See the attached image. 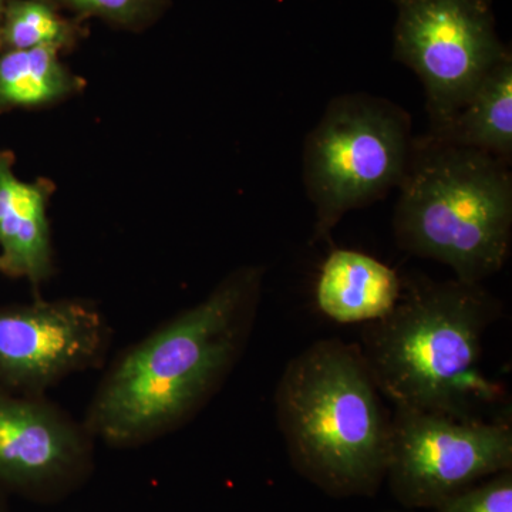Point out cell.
Instances as JSON below:
<instances>
[{"label":"cell","mask_w":512,"mask_h":512,"mask_svg":"<svg viewBox=\"0 0 512 512\" xmlns=\"http://www.w3.org/2000/svg\"><path fill=\"white\" fill-rule=\"evenodd\" d=\"M264 278V266H239L197 305L124 350L83 421L94 440L141 447L190 423L244 356Z\"/></svg>","instance_id":"1"},{"label":"cell","mask_w":512,"mask_h":512,"mask_svg":"<svg viewBox=\"0 0 512 512\" xmlns=\"http://www.w3.org/2000/svg\"><path fill=\"white\" fill-rule=\"evenodd\" d=\"M500 311L481 284L412 278L396 308L365 325L360 353L397 409L480 419L478 410L501 399L480 369L485 330Z\"/></svg>","instance_id":"2"},{"label":"cell","mask_w":512,"mask_h":512,"mask_svg":"<svg viewBox=\"0 0 512 512\" xmlns=\"http://www.w3.org/2000/svg\"><path fill=\"white\" fill-rule=\"evenodd\" d=\"M293 470L333 498H372L386 483L392 414L359 346L322 339L286 365L275 393Z\"/></svg>","instance_id":"3"},{"label":"cell","mask_w":512,"mask_h":512,"mask_svg":"<svg viewBox=\"0 0 512 512\" xmlns=\"http://www.w3.org/2000/svg\"><path fill=\"white\" fill-rule=\"evenodd\" d=\"M397 190L393 234L404 252L447 265L466 284H483L504 268L512 238L510 164L424 134L414 138Z\"/></svg>","instance_id":"4"},{"label":"cell","mask_w":512,"mask_h":512,"mask_svg":"<svg viewBox=\"0 0 512 512\" xmlns=\"http://www.w3.org/2000/svg\"><path fill=\"white\" fill-rule=\"evenodd\" d=\"M412 119L393 101L367 93L330 100L303 144V185L315 210L312 242H332L350 211L399 188L412 157Z\"/></svg>","instance_id":"5"},{"label":"cell","mask_w":512,"mask_h":512,"mask_svg":"<svg viewBox=\"0 0 512 512\" xmlns=\"http://www.w3.org/2000/svg\"><path fill=\"white\" fill-rule=\"evenodd\" d=\"M390 2L397 9L393 59L419 77L429 133H439L511 52L497 35L493 0Z\"/></svg>","instance_id":"6"},{"label":"cell","mask_w":512,"mask_h":512,"mask_svg":"<svg viewBox=\"0 0 512 512\" xmlns=\"http://www.w3.org/2000/svg\"><path fill=\"white\" fill-rule=\"evenodd\" d=\"M508 470L510 421L458 419L394 407L386 483L404 510H433Z\"/></svg>","instance_id":"7"},{"label":"cell","mask_w":512,"mask_h":512,"mask_svg":"<svg viewBox=\"0 0 512 512\" xmlns=\"http://www.w3.org/2000/svg\"><path fill=\"white\" fill-rule=\"evenodd\" d=\"M94 437L45 396L0 386V493L56 504L94 470Z\"/></svg>","instance_id":"8"},{"label":"cell","mask_w":512,"mask_h":512,"mask_svg":"<svg viewBox=\"0 0 512 512\" xmlns=\"http://www.w3.org/2000/svg\"><path fill=\"white\" fill-rule=\"evenodd\" d=\"M110 326L80 299L0 306V386L45 396L66 377L103 362Z\"/></svg>","instance_id":"9"},{"label":"cell","mask_w":512,"mask_h":512,"mask_svg":"<svg viewBox=\"0 0 512 512\" xmlns=\"http://www.w3.org/2000/svg\"><path fill=\"white\" fill-rule=\"evenodd\" d=\"M15 164V154L0 148V275L39 289L55 272L49 207L56 187L47 178L22 180Z\"/></svg>","instance_id":"10"},{"label":"cell","mask_w":512,"mask_h":512,"mask_svg":"<svg viewBox=\"0 0 512 512\" xmlns=\"http://www.w3.org/2000/svg\"><path fill=\"white\" fill-rule=\"evenodd\" d=\"M403 281L379 259L335 248L320 266L315 285V305L326 318L342 325L373 323L396 308Z\"/></svg>","instance_id":"11"},{"label":"cell","mask_w":512,"mask_h":512,"mask_svg":"<svg viewBox=\"0 0 512 512\" xmlns=\"http://www.w3.org/2000/svg\"><path fill=\"white\" fill-rule=\"evenodd\" d=\"M430 137L477 148L512 161V55L503 57L481 80L470 99L443 130Z\"/></svg>","instance_id":"12"},{"label":"cell","mask_w":512,"mask_h":512,"mask_svg":"<svg viewBox=\"0 0 512 512\" xmlns=\"http://www.w3.org/2000/svg\"><path fill=\"white\" fill-rule=\"evenodd\" d=\"M50 47L0 53V114L46 109L84 92L86 82Z\"/></svg>","instance_id":"13"},{"label":"cell","mask_w":512,"mask_h":512,"mask_svg":"<svg viewBox=\"0 0 512 512\" xmlns=\"http://www.w3.org/2000/svg\"><path fill=\"white\" fill-rule=\"evenodd\" d=\"M87 36L86 22L45 0H10L0 16V53L50 47L64 55L82 45Z\"/></svg>","instance_id":"14"},{"label":"cell","mask_w":512,"mask_h":512,"mask_svg":"<svg viewBox=\"0 0 512 512\" xmlns=\"http://www.w3.org/2000/svg\"><path fill=\"white\" fill-rule=\"evenodd\" d=\"M60 12L87 22L97 19L111 28L141 33L153 28L170 9L171 0H45Z\"/></svg>","instance_id":"15"},{"label":"cell","mask_w":512,"mask_h":512,"mask_svg":"<svg viewBox=\"0 0 512 512\" xmlns=\"http://www.w3.org/2000/svg\"><path fill=\"white\" fill-rule=\"evenodd\" d=\"M433 512H512V470L485 478L448 498Z\"/></svg>","instance_id":"16"},{"label":"cell","mask_w":512,"mask_h":512,"mask_svg":"<svg viewBox=\"0 0 512 512\" xmlns=\"http://www.w3.org/2000/svg\"><path fill=\"white\" fill-rule=\"evenodd\" d=\"M0 512H9L8 495L0 493Z\"/></svg>","instance_id":"17"},{"label":"cell","mask_w":512,"mask_h":512,"mask_svg":"<svg viewBox=\"0 0 512 512\" xmlns=\"http://www.w3.org/2000/svg\"><path fill=\"white\" fill-rule=\"evenodd\" d=\"M10 0H0V16H2L3 10L9 5Z\"/></svg>","instance_id":"18"},{"label":"cell","mask_w":512,"mask_h":512,"mask_svg":"<svg viewBox=\"0 0 512 512\" xmlns=\"http://www.w3.org/2000/svg\"><path fill=\"white\" fill-rule=\"evenodd\" d=\"M383 512H413V511H410V510H404V511L387 510V511H383Z\"/></svg>","instance_id":"19"}]
</instances>
